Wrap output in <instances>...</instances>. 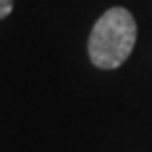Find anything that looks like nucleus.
<instances>
[{"label":"nucleus","instance_id":"obj_1","mask_svg":"<svg viewBox=\"0 0 152 152\" xmlns=\"http://www.w3.org/2000/svg\"><path fill=\"white\" fill-rule=\"evenodd\" d=\"M137 23L129 9L112 7L108 9L89 34V59L99 70H114L123 66L135 47Z\"/></svg>","mask_w":152,"mask_h":152},{"label":"nucleus","instance_id":"obj_2","mask_svg":"<svg viewBox=\"0 0 152 152\" xmlns=\"http://www.w3.org/2000/svg\"><path fill=\"white\" fill-rule=\"evenodd\" d=\"M13 11V0H0V19L9 17Z\"/></svg>","mask_w":152,"mask_h":152}]
</instances>
